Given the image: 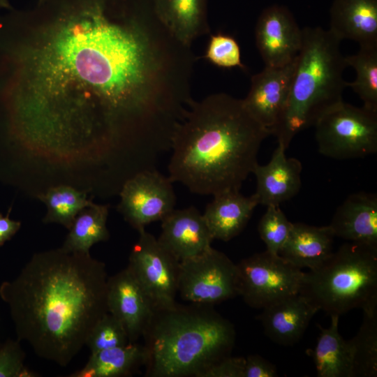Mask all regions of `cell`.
<instances>
[{
    "label": "cell",
    "mask_w": 377,
    "mask_h": 377,
    "mask_svg": "<svg viewBox=\"0 0 377 377\" xmlns=\"http://www.w3.org/2000/svg\"><path fill=\"white\" fill-rule=\"evenodd\" d=\"M184 82L182 46L149 0H38L0 16V99L25 135L155 147L179 118Z\"/></svg>",
    "instance_id": "cell-1"
},
{
    "label": "cell",
    "mask_w": 377,
    "mask_h": 377,
    "mask_svg": "<svg viewBox=\"0 0 377 377\" xmlns=\"http://www.w3.org/2000/svg\"><path fill=\"white\" fill-rule=\"evenodd\" d=\"M108 274L90 253L61 248L34 254L16 277L0 285L18 340L40 357L68 365L108 313Z\"/></svg>",
    "instance_id": "cell-2"
},
{
    "label": "cell",
    "mask_w": 377,
    "mask_h": 377,
    "mask_svg": "<svg viewBox=\"0 0 377 377\" xmlns=\"http://www.w3.org/2000/svg\"><path fill=\"white\" fill-rule=\"evenodd\" d=\"M269 135L242 99L217 93L193 100L172 138L168 177L199 195L239 190Z\"/></svg>",
    "instance_id": "cell-3"
},
{
    "label": "cell",
    "mask_w": 377,
    "mask_h": 377,
    "mask_svg": "<svg viewBox=\"0 0 377 377\" xmlns=\"http://www.w3.org/2000/svg\"><path fill=\"white\" fill-rule=\"evenodd\" d=\"M212 306L176 302L154 309L142 336L146 376L200 377L213 363L230 355L234 326Z\"/></svg>",
    "instance_id": "cell-4"
},
{
    "label": "cell",
    "mask_w": 377,
    "mask_h": 377,
    "mask_svg": "<svg viewBox=\"0 0 377 377\" xmlns=\"http://www.w3.org/2000/svg\"><path fill=\"white\" fill-rule=\"evenodd\" d=\"M341 41L329 30L305 27L296 59L288 101L272 133L288 147L299 132L314 126L328 110L343 101L347 64Z\"/></svg>",
    "instance_id": "cell-5"
},
{
    "label": "cell",
    "mask_w": 377,
    "mask_h": 377,
    "mask_svg": "<svg viewBox=\"0 0 377 377\" xmlns=\"http://www.w3.org/2000/svg\"><path fill=\"white\" fill-rule=\"evenodd\" d=\"M300 294L330 316L377 306V250L346 242L304 272Z\"/></svg>",
    "instance_id": "cell-6"
},
{
    "label": "cell",
    "mask_w": 377,
    "mask_h": 377,
    "mask_svg": "<svg viewBox=\"0 0 377 377\" xmlns=\"http://www.w3.org/2000/svg\"><path fill=\"white\" fill-rule=\"evenodd\" d=\"M318 151L336 159L362 158L377 151V112L343 101L316 123Z\"/></svg>",
    "instance_id": "cell-7"
},
{
    "label": "cell",
    "mask_w": 377,
    "mask_h": 377,
    "mask_svg": "<svg viewBox=\"0 0 377 377\" xmlns=\"http://www.w3.org/2000/svg\"><path fill=\"white\" fill-rule=\"evenodd\" d=\"M239 296L251 307L263 309L299 293L304 272L279 255L265 251L237 264Z\"/></svg>",
    "instance_id": "cell-8"
},
{
    "label": "cell",
    "mask_w": 377,
    "mask_h": 377,
    "mask_svg": "<svg viewBox=\"0 0 377 377\" xmlns=\"http://www.w3.org/2000/svg\"><path fill=\"white\" fill-rule=\"evenodd\" d=\"M178 293L190 303L209 306L239 296L237 264L212 247L182 260Z\"/></svg>",
    "instance_id": "cell-9"
},
{
    "label": "cell",
    "mask_w": 377,
    "mask_h": 377,
    "mask_svg": "<svg viewBox=\"0 0 377 377\" xmlns=\"http://www.w3.org/2000/svg\"><path fill=\"white\" fill-rule=\"evenodd\" d=\"M127 267L151 300L154 309L176 304L179 261L145 229L138 231Z\"/></svg>",
    "instance_id": "cell-10"
},
{
    "label": "cell",
    "mask_w": 377,
    "mask_h": 377,
    "mask_svg": "<svg viewBox=\"0 0 377 377\" xmlns=\"http://www.w3.org/2000/svg\"><path fill=\"white\" fill-rule=\"evenodd\" d=\"M172 183L156 169L134 175L121 187L119 212L138 231L152 222L161 221L175 209Z\"/></svg>",
    "instance_id": "cell-11"
},
{
    "label": "cell",
    "mask_w": 377,
    "mask_h": 377,
    "mask_svg": "<svg viewBox=\"0 0 377 377\" xmlns=\"http://www.w3.org/2000/svg\"><path fill=\"white\" fill-rule=\"evenodd\" d=\"M255 38L265 66H283L297 58L302 29L287 8L273 6L264 10L258 17Z\"/></svg>",
    "instance_id": "cell-12"
},
{
    "label": "cell",
    "mask_w": 377,
    "mask_h": 377,
    "mask_svg": "<svg viewBox=\"0 0 377 377\" xmlns=\"http://www.w3.org/2000/svg\"><path fill=\"white\" fill-rule=\"evenodd\" d=\"M296 59L283 66H265L262 71L253 75L249 91L242 99L246 110L270 134L286 108Z\"/></svg>",
    "instance_id": "cell-13"
},
{
    "label": "cell",
    "mask_w": 377,
    "mask_h": 377,
    "mask_svg": "<svg viewBox=\"0 0 377 377\" xmlns=\"http://www.w3.org/2000/svg\"><path fill=\"white\" fill-rule=\"evenodd\" d=\"M106 302L108 311L123 325L129 341L138 342L151 318L154 306L127 267L108 277Z\"/></svg>",
    "instance_id": "cell-14"
},
{
    "label": "cell",
    "mask_w": 377,
    "mask_h": 377,
    "mask_svg": "<svg viewBox=\"0 0 377 377\" xmlns=\"http://www.w3.org/2000/svg\"><path fill=\"white\" fill-rule=\"evenodd\" d=\"M161 244L179 262L212 247L214 240L202 214L195 207L174 209L161 221Z\"/></svg>",
    "instance_id": "cell-15"
},
{
    "label": "cell",
    "mask_w": 377,
    "mask_h": 377,
    "mask_svg": "<svg viewBox=\"0 0 377 377\" xmlns=\"http://www.w3.org/2000/svg\"><path fill=\"white\" fill-rule=\"evenodd\" d=\"M286 150L278 143L269 162L263 165L258 163L252 172L256 179L254 195L259 205L279 206L300 190L302 163L295 158H288Z\"/></svg>",
    "instance_id": "cell-16"
},
{
    "label": "cell",
    "mask_w": 377,
    "mask_h": 377,
    "mask_svg": "<svg viewBox=\"0 0 377 377\" xmlns=\"http://www.w3.org/2000/svg\"><path fill=\"white\" fill-rule=\"evenodd\" d=\"M329 226L334 237L377 250V195L366 192L350 195Z\"/></svg>",
    "instance_id": "cell-17"
},
{
    "label": "cell",
    "mask_w": 377,
    "mask_h": 377,
    "mask_svg": "<svg viewBox=\"0 0 377 377\" xmlns=\"http://www.w3.org/2000/svg\"><path fill=\"white\" fill-rule=\"evenodd\" d=\"M258 319L266 335L274 343L292 346L306 331L318 311L304 296L297 293L262 309Z\"/></svg>",
    "instance_id": "cell-18"
},
{
    "label": "cell",
    "mask_w": 377,
    "mask_h": 377,
    "mask_svg": "<svg viewBox=\"0 0 377 377\" xmlns=\"http://www.w3.org/2000/svg\"><path fill=\"white\" fill-rule=\"evenodd\" d=\"M328 30L340 41L377 45V0H334Z\"/></svg>",
    "instance_id": "cell-19"
},
{
    "label": "cell",
    "mask_w": 377,
    "mask_h": 377,
    "mask_svg": "<svg viewBox=\"0 0 377 377\" xmlns=\"http://www.w3.org/2000/svg\"><path fill=\"white\" fill-rule=\"evenodd\" d=\"M213 196L202 215L213 239L227 242L241 232L259 204L254 194L246 197L239 190Z\"/></svg>",
    "instance_id": "cell-20"
},
{
    "label": "cell",
    "mask_w": 377,
    "mask_h": 377,
    "mask_svg": "<svg viewBox=\"0 0 377 377\" xmlns=\"http://www.w3.org/2000/svg\"><path fill=\"white\" fill-rule=\"evenodd\" d=\"M334 237L330 226H313L293 223L288 238L279 255L300 269H313L333 253Z\"/></svg>",
    "instance_id": "cell-21"
},
{
    "label": "cell",
    "mask_w": 377,
    "mask_h": 377,
    "mask_svg": "<svg viewBox=\"0 0 377 377\" xmlns=\"http://www.w3.org/2000/svg\"><path fill=\"white\" fill-rule=\"evenodd\" d=\"M154 3L160 20L184 45L191 46L210 32L207 0H154Z\"/></svg>",
    "instance_id": "cell-22"
},
{
    "label": "cell",
    "mask_w": 377,
    "mask_h": 377,
    "mask_svg": "<svg viewBox=\"0 0 377 377\" xmlns=\"http://www.w3.org/2000/svg\"><path fill=\"white\" fill-rule=\"evenodd\" d=\"M146 350L138 342L91 353L85 365L70 377H126L132 376L146 362Z\"/></svg>",
    "instance_id": "cell-23"
},
{
    "label": "cell",
    "mask_w": 377,
    "mask_h": 377,
    "mask_svg": "<svg viewBox=\"0 0 377 377\" xmlns=\"http://www.w3.org/2000/svg\"><path fill=\"white\" fill-rule=\"evenodd\" d=\"M330 327L320 325L316 345L312 350L318 377H351V355L348 341L338 330L339 316L332 315Z\"/></svg>",
    "instance_id": "cell-24"
},
{
    "label": "cell",
    "mask_w": 377,
    "mask_h": 377,
    "mask_svg": "<svg viewBox=\"0 0 377 377\" xmlns=\"http://www.w3.org/2000/svg\"><path fill=\"white\" fill-rule=\"evenodd\" d=\"M108 207L94 202L75 218L61 249L67 252L89 253L95 244L106 241L110 234L106 223Z\"/></svg>",
    "instance_id": "cell-25"
},
{
    "label": "cell",
    "mask_w": 377,
    "mask_h": 377,
    "mask_svg": "<svg viewBox=\"0 0 377 377\" xmlns=\"http://www.w3.org/2000/svg\"><path fill=\"white\" fill-rule=\"evenodd\" d=\"M351 355V377L377 376V306L363 310L357 334L348 341Z\"/></svg>",
    "instance_id": "cell-26"
},
{
    "label": "cell",
    "mask_w": 377,
    "mask_h": 377,
    "mask_svg": "<svg viewBox=\"0 0 377 377\" xmlns=\"http://www.w3.org/2000/svg\"><path fill=\"white\" fill-rule=\"evenodd\" d=\"M38 198L47 207L43 221L57 223L67 229L71 228L77 214L93 203L87 198L86 191L66 185L51 187Z\"/></svg>",
    "instance_id": "cell-27"
},
{
    "label": "cell",
    "mask_w": 377,
    "mask_h": 377,
    "mask_svg": "<svg viewBox=\"0 0 377 377\" xmlns=\"http://www.w3.org/2000/svg\"><path fill=\"white\" fill-rule=\"evenodd\" d=\"M345 59L356 73L355 80L347 82V87L359 96L364 108L377 112V45L360 47L356 54Z\"/></svg>",
    "instance_id": "cell-28"
},
{
    "label": "cell",
    "mask_w": 377,
    "mask_h": 377,
    "mask_svg": "<svg viewBox=\"0 0 377 377\" xmlns=\"http://www.w3.org/2000/svg\"><path fill=\"white\" fill-rule=\"evenodd\" d=\"M293 223L288 221L279 206H268L261 217L258 231L266 245V251L279 255L288 238Z\"/></svg>",
    "instance_id": "cell-29"
},
{
    "label": "cell",
    "mask_w": 377,
    "mask_h": 377,
    "mask_svg": "<svg viewBox=\"0 0 377 377\" xmlns=\"http://www.w3.org/2000/svg\"><path fill=\"white\" fill-rule=\"evenodd\" d=\"M131 343L127 332L121 323L109 312L105 313L91 330L85 346L91 353L124 346Z\"/></svg>",
    "instance_id": "cell-30"
},
{
    "label": "cell",
    "mask_w": 377,
    "mask_h": 377,
    "mask_svg": "<svg viewBox=\"0 0 377 377\" xmlns=\"http://www.w3.org/2000/svg\"><path fill=\"white\" fill-rule=\"evenodd\" d=\"M205 58L219 67L245 68L241 60L240 47L237 41L232 36L223 34L211 36Z\"/></svg>",
    "instance_id": "cell-31"
},
{
    "label": "cell",
    "mask_w": 377,
    "mask_h": 377,
    "mask_svg": "<svg viewBox=\"0 0 377 377\" xmlns=\"http://www.w3.org/2000/svg\"><path fill=\"white\" fill-rule=\"evenodd\" d=\"M25 353L20 341L8 339L0 343V377H34L36 374L24 365Z\"/></svg>",
    "instance_id": "cell-32"
},
{
    "label": "cell",
    "mask_w": 377,
    "mask_h": 377,
    "mask_svg": "<svg viewBox=\"0 0 377 377\" xmlns=\"http://www.w3.org/2000/svg\"><path fill=\"white\" fill-rule=\"evenodd\" d=\"M245 357L228 355L207 367L200 377H243Z\"/></svg>",
    "instance_id": "cell-33"
},
{
    "label": "cell",
    "mask_w": 377,
    "mask_h": 377,
    "mask_svg": "<svg viewBox=\"0 0 377 377\" xmlns=\"http://www.w3.org/2000/svg\"><path fill=\"white\" fill-rule=\"evenodd\" d=\"M278 376L274 364L259 355H250L245 357L243 377Z\"/></svg>",
    "instance_id": "cell-34"
},
{
    "label": "cell",
    "mask_w": 377,
    "mask_h": 377,
    "mask_svg": "<svg viewBox=\"0 0 377 377\" xmlns=\"http://www.w3.org/2000/svg\"><path fill=\"white\" fill-rule=\"evenodd\" d=\"M20 226V221L10 219L8 215L0 214V246L13 237Z\"/></svg>",
    "instance_id": "cell-35"
},
{
    "label": "cell",
    "mask_w": 377,
    "mask_h": 377,
    "mask_svg": "<svg viewBox=\"0 0 377 377\" xmlns=\"http://www.w3.org/2000/svg\"><path fill=\"white\" fill-rule=\"evenodd\" d=\"M13 7L11 6L9 0H0V10L1 9H6V10H11Z\"/></svg>",
    "instance_id": "cell-36"
}]
</instances>
